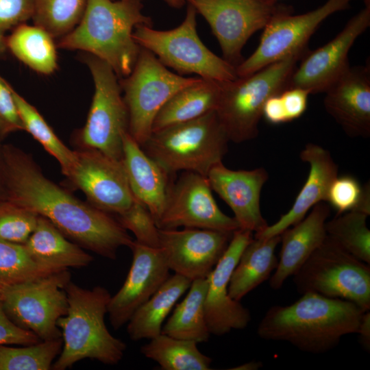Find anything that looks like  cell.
Here are the masks:
<instances>
[{"mask_svg": "<svg viewBox=\"0 0 370 370\" xmlns=\"http://www.w3.org/2000/svg\"><path fill=\"white\" fill-rule=\"evenodd\" d=\"M8 199L49 220L75 243L114 260L121 247L134 242L116 218L85 203L42 173L29 154L9 144L1 145Z\"/></svg>", "mask_w": 370, "mask_h": 370, "instance_id": "obj_1", "label": "cell"}, {"mask_svg": "<svg viewBox=\"0 0 370 370\" xmlns=\"http://www.w3.org/2000/svg\"><path fill=\"white\" fill-rule=\"evenodd\" d=\"M365 312L347 300L305 293L290 305L271 306L257 334L264 340L288 342L302 352L323 353L345 335L357 334Z\"/></svg>", "mask_w": 370, "mask_h": 370, "instance_id": "obj_2", "label": "cell"}, {"mask_svg": "<svg viewBox=\"0 0 370 370\" xmlns=\"http://www.w3.org/2000/svg\"><path fill=\"white\" fill-rule=\"evenodd\" d=\"M143 10V0H88L79 23L60 38L58 47L95 56L107 62L118 77H127L140 50L134 30L153 24Z\"/></svg>", "mask_w": 370, "mask_h": 370, "instance_id": "obj_3", "label": "cell"}, {"mask_svg": "<svg viewBox=\"0 0 370 370\" xmlns=\"http://www.w3.org/2000/svg\"><path fill=\"white\" fill-rule=\"evenodd\" d=\"M68 308L59 318L62 350L52 369L65 370L89 358L105 365H116L123 358L126 344L108 330L105 315L111 297L101 286L84 288L70 281L66 286Z\"/></svg>", "mask_w": 370, "mask_h": 370, "instance_id": "obj_4", "label": "cell"}, {"mask_svg": "<svg viewBox=\"0 0 370 370\" xmlns=\"http://www.w3.org/2000/svg\"><path fill=\"white\" fill-rule=\"evenodd\" d=\"M230 140L215 110L151 132L140 147L169 174L191 171L207 177L228 150Z\"/></svg>", "mask_w": 370, "mask_h": 370, "instance_id": "obj_5", "label": "cell"}, {"mask_svg": "<svg viewBox=\"0 0 370 370\" xmlns=\"http://www.w3.org/2000/svg\"><path fill=\"white\" fill-rule=\"evenodd\" d=\"M307 52L292 55L247 76L221 82L215 112L230 141L240 143L258 136L265 102L288 88L297 62Z\"/></svg>", "mask_w": 370, "mask_h": 370, "instance_id": "obj_6", "label": "cell"}, {"mask_svg": "<svg viewBox=\"0 0 370 370\" xmlns=\"http://www.w3.org/2000/svg\"><path fill=\"white\" fill-rule=\"evenodd\" d=\"M197 14L188 4L185 18L177 27L160 31L140 25L135 27L133 38L140 47L152 52L180 75L196 74L220 82L236 79V67L212 52L199 38Z\"/></svg>", "mask_w": 370, "mask_h": 370, "instance_id": "obj_7", "label": "cell"}, {"mask_svg": "<svg viewBox=\"0 0 370 370\" xmlns=\"http://www.w3.org/2000/svg\"><path fill=\"white\" fill-rule=\"evenodd\" d=\"M297 291L347 300L370 309V267L326 236L293 274Z\"/></svg>", "mask_w": 370, "mask_h": 370, "instance_id": "obj_8", "label": "cell"}, {"mask_svg": "<svg viewBox=\"0 0 370 370\" xmlns=\"http://www.w3.org/2000/svg\"><path fill=\"white\" fill-rule=\"evenodd\" d=\"M70 281L69 270H63L1 288L2 308L15 325L40 341L60 338L57 322L67 311L65 288Z\"/></svg>", "mask_w": 370, "mask_h": 370, "instance_id": "obj_9", "label": "cell"}, {"mask_svg": "<svg viewBox=\"0 0 370 370\" xmlns=\"http://www.w3.org/2000/svg\"><path fill=\"white\" fill-rule=\"evenodd\" d=\"M200 78L171 72L152 52L140 47L132 72L119 81L132 137L143 145L151 135L153 119L164 104L177 91Z\"/></svg>", "mask_w": 370, "mask_h": 370, "instance_id": "obj_10", "label": "cell"}, {"mask_svg": "<svg viewBox=\"0 0 370 370\" xmlns=\"http://www.w3.org/2000/svg\"><path fill=\"white\" fill-rule=\"evenodd\" d=\"M92 77L95 91L86 122L77 136L82 149H94L122 160L123 137L128 132L129 114L118 76L101 59L83 57Z\"/></svg>", "mask_w": 370, "mask_h": 370, "instance_id": "obj_11", "label": "cell"}, {"mask_svg": "<svg viewBox=\"0 0 370 370\" xmlns=\"http://www.w3.org/2000/svg\"><path fill=\"white\" fill-rule=\"evenodd\" d=\"M209 24L223 58L236 67L243 60L242 50L249 38L276 17L293 8L278 0H185Z\"/></svg>", "mask_w": 370, "mask_h": 370, "instance_id": "obj_12", "label": "cell"}, {"mask_svg": "<svg viewBox=\"0 0 370 370\" xmlns=\"http://www.w3.org/2000/svg\"><path fill=\"white\" fill-rule=\"evenodd\" d=\"M352 0H328L310 12L280 15L263 29L255 51L236 67L238 77L256 72L275 62L308 51V42L319 25L336 12L349 8ZM368 4L370 0H364Z\"/></svg>", "mask_w": 370, "mask_h": 370, "instance_id": "obj_13", "label": "cell"}, {"mask_svg": "<svg viewBox=\"0 0 370 370\" xmlns=\"http://www.w3.org/2000/svg\"><path fill=\"white\" fill-rule=\"evenodd\" d=\"M157 226L161 230L184 227L227 233L240 229L236 219L219 208L207 177L191 171H183L173 181Z\"/></svg>", "mask_w": 370, "mask_h": 370, "instance_id": "obj_14", "label": "cell"}, {"mask_svg": "<svg viewBox=\"0 0 370 370\" xmlns=\"http://www.w3.org/2000/svg\"><path fill=\"white\" fill-rule=\"evenodd\" d=\"M74 153V164L66 177L86 195L88 203L116 215L127 210L134 196L122 160L94 149L80 148Z\"/></svg>", "mask_w": 370, "mask_h": 370, "instance_id": "obj_15", "label": "cell"}, {"mask_svg": "<svg viewBox=\"0 0 370 370\" xmlns=\"http://www.w3.org/2000/svg\"><path fill=\"white\" fill-rule=\"evenodd\" d=\"M370 25V5L360 10L335 38L300 60L288 84L310 94L324 92L350 65L348 53L356 38Z\"/></svg>", "mask_w": 370, "mask_h": 370, "instance_id": "obj_16", "label": "cell"}, {"mask_svg": "<svg viewBox=\"0 0 370 370\" xmlns=\"http://www.w3.org/2000/svg\"><path fill=\"white\" fill-rule=\"evenodd\" d=\"M160 249L170 271L191 282L206 278L226 250L233 233L212 230L160 229Z\"/></svg>", "mask_w": 370, "mask_h": 370, "instance_id": "obj_17", "label": "cell"}, {"mask_svg": "<svg viewBox=\"0 0 370 370\" xmlns=\"http://www.w3.org/2000/svg\"><path fill=\"white\" fill-rule=\"evenodd\" d=\"M253 238L250 231H234L223 255L207 277L205 314L210 334L222 336L232 330H243L251 321L249 310L229 295L228 284L243 249Z\"/></svg>", "mask_w": 370, "mask_h": 370, "instance_id": "obj_18", "label": "cell"}, {"mask_svg": "<svg viewBox=\"0 0 370 370\" xmlns=\"http://www.w3.org/2000/svg\"><path fill=\"white\" fill-rule=\"evenodd\" d=\"M130 248L133 258L127 278L118 292L111 296L108 306L109 319L115 330L126 324L170 275L160 248L149 247L135 240Z\"/></svg>", "mask_w": 370, "mask_h": 370, "instance_id": "obj_19", "label": "cell"}, {"mask_svg": "<svg viewBox=\"0 0 370 370\" xmlns=\"http://www.w3.org/2000/svg\"><path fill=\"white\" fill-rule=\"evenodd\" d=\"M207 178L212 190L232 209L240 229L255 234L269 225L260 206V193L269 179L264 168L236 171L220 162L210 169Z\"/></svg>", "mask_w": 370, "mask_h": 370, "instance_id": "obj_20", "label": "cell"}, {"mask_svg": "<svg viewBox=\"0 0 370 370\" xmlns=\"http://www.w3.org/2000/svg\"><path fill=\"white\" fill-rule=\"evenodd\" d=\"M369 69L349 66L324 92L325 110L350 137L370 136Z\"/></svg>", "mask_w": 370, "mask_h": 370, "instance_id": "obj_21", "label": "cell"}, {"mask_svg": "<svg viewBox=\"0 0 370 370\" xmlns=\"http://www.w3.org/2000/svg\"><path fill=\"white\" fill-rule=\"evenodd\" d=\"M302 161L308 163V177L297 195L292 207L275 223L264 230L254 234V238H269L301 221L307 212L317 204L326 201L329 188L338 176V166L329 151L320 145L308 143L300 152Z\"/></svg>", "mask_w": 370, "mask_h": 370, "instance_id": "obj_22", "label": "cell"}, {"mask_svg": "<svg viewBox=\"0 0 370 370\" xmlns=\"http://www.w3.org/2000/svg\"><path fill=\"white\" fill-rule=\"evenodd\" d=\"M330 213L328 204L319 202L308 216L280 234V259L269 279L273 290L280 289L324 241L327 236L325 225Z\"/></svg>", "mask_w": 370, "mask_h": 370, "instance_id": "obj_23", "label": "cell"}, {"mask_svg": "<svg viewBox=\"0 0 370 370\" xmlns=\"http://www.w3.org/2000/svg\"><path fill=\"white\" fill-rule=\"evenodd\" d=\"M122 161L134 197L149 208L157 225L174 181L173 175L149 157L128 132L123 137Z\"/></svg>", "mask_w": 370, "mask_h": 370, "instance_id": "obj_24", "label": "cell"}, {"mask_svg": "<svg viewBox=\"0 0 370 370\" xmlns=\"http://www.w3.org/2000/svg\"><path fill=\"white\" fill-rule=\"evenodd\" d=\"M66 238L49 220L39 216L24 246L34 261L54 271L89 265L92 256Z\"/></svg>", "mask_w": 370, "mask_h": 370, "instance_id": "obj_25", "label": "cell"}, {"mask_svg": "<svg viewBox=\"0 0 370 370\" xmlns=\"http://www.w3.org/2000/svg\"><path fill=\"white\" fill-rule=\"evenodd\" d=\"M188 279L174 273L133 313L127 325L134 341L151 339L162 333L163 323L178 299L188 291Z\"/></svg>", "mask_w": 370, "mask_h": 370, "instance_id": "obj_26", "label": "cell"}, {"mask_svg": "<svg viewBox=\"0 0 370 370\" xmlns=\"http://www.w3.org/2000/svg\"><path fill=\"white\" fill-rule=\"evenodd\" d=\"M280 235L253 238L243 249L228 284L231 298L241 301L247 294L266 281L275 271L278 259L275 254Z\"/></svg>", "mask_w": 370, "mask_h": 370, "instance_id": "obj_27", "label": "cell"}, {"mask_svg": "<svg viewBox=\"0 0 370 370\" xmlns=\"http://www.w3.org/2000/svg\"><path fill=\"white\" fill-rule=\"evenodd\" d=\"M221 82L200 78L174 94L156 115L152 132L197 119L216 110Z\"/></svg>", "mask_w": 370, "mask_h": 370, "instance_id": "obj_28", "label": "cell"}, {"mask_svg": "<svg viewBox=\"0 0 370 370\" xmlns=\"http://www.w3.org/2000/svg\"><path fill=\"white\" fill-rule=\"evenodd\" d=\"M207 288V278L191 282L185 297L163 325L162 334L197 343L208 341L210 332L205 314Z\"/></svg>", "mask_w": 370, "mask_h": 370, "instance_id": "obj_29", "label": "cell"}, {"mask_svg": "<svg viewBox=\"0 0 370 370\" xmlns=\"http://www.w3.org/2000/svg\"><path fill=\"white\" fill-rule=\"evenodd\" d=\"M7 49L23 64L42 75H50L58 68L53 38L37 25L22 23L6 37Z\"/></svg>", "mask_w": 370, "mask_h": 370, "instance_id": "obj_30", "label": "cell"}, {"mask_svg": "<svg viewBox=\"0 0 370 370\" xmlns=\"http://www.w3.org/2000/svg\"><path fill=\"white\" fill-rule=\"evenodd\" d=\"M140 348L141 354L163 370H209L212 359L201 353L197 343L161 333Z\"/></svg>", "mask_w": 370, "mask_h": 370, "instance_id": "obj_31", "label": "cell"}, {"mask_svg": "<svg viewBox=\"0 0 370 370\" xmlns=\"http://www.w3.org/2000/svg\"><path fill=\"white\" fill-rule=\"evenodd\" d=\"M12 92L24 130L30 134L59 162L62 173L67 177L74 164L75 153L55 134L37 109L12 87Z\"/></svg>", "mask_w": 370, "mask_h": 370, "instance_id": "obj_32", "label": "cell"}, {"mask_svg": "<svg viewBox=\"0 0 370 370\" xmlns=\"http://www.w3.org/2000/svg\"><path fill=\"white\" fill-rule=\"evenodd\" d=\"M365 213L351 210L325 222L327 236L358 260L370 263V231Z\"/></svg>", "mask_w": 370, "mask_h": 370, "instance_id": "obj_33", "label": "cell"}, {"mask_svg": "<svg viewBox=\"0 0 370 370\" xmlns=\"http://www.w3.org/2000/svg\"><path fill=\"white\" fill-rule=\"evenodd\" d=\"M88 0H34V24L53 38H62L79 23Z\"/></svg>", "mask_w": 370, "mask_h": 370, "instance_id": "obj_34", "label": "cell"}, {"mask_svg": "<svg viewBox=\"0 0 370 370\" xmlns=\"http://www.w3.org/2000/svg\"><path fill=\"white\" fill-rule=\"evenodd\" d=\"M0 344V370H49L62 347V338L23 347Z\"/></svg>", "mask_w": 370, "mask_h": 370, "instance_id": "obj_35", "label": "cell"}, {"mask_svg": "<svg viewBox=\"0 0 370 370\" xmlns=\"http://www.w3.org/2000/svg\"><path fill=\"white\" fill-rule=\"evenodd\" d=\"M54 272L34 261L24 245L0 240V288Z\"/></svg>", "mask_w": 370, "mask_h": 370, "instance_id": "obj_36", "label": "cell"}, {"mask_svg": "<svg viewBox=\"0 0 370 370\" xmlns=\"http://www.w3.org/2000/svg\"><path fill=\"white\" fill-rule=\"evenodd\" d=\"M34 212L7 199L0 201V240L24 245L36 227Z\"/></svg>", "mask_w": 370, "mask_h": 370, "instance_id": "obj_37", "label": "cell"}, {"mask_svg": "<svg viewBox=\"0 0 370 370\" xmlns=\"http://www.w3.org/2000/svg\"><path fill=\"white\" fill-rule=\"evenodd\" d=\"M116 219L134 234L136 242L152 248L160 247V229L149 208L136 198L127 210L116 215Z\"/></svg>", "mask_w": 370, "mask_h": 370, "instance_id": "obj_38", "label": "cell"}, {"mask_svg": "<svg viewBox=\"0 0 370 370\" xmlns=\"http://www.w3.org/2000/svg\"><path fill=\"white\" fill-rule=\"evenodd\" d=\"M362 193L363 187L354 177L337 176L329 188L326 201L335 208L337 214L356 210Z\"/></svg>", "mask_w": 370, "mask_h": 370, "instance_id": "obj_39", "label": "cell"}, {"mask_svg": "<svg viewBox=\"0 0 370 370\" xmlns=\"http://www.w3.org/2000/svg\"><path fill=\"white\" fill-rule=\"evenodd\" d=\"M34 0H0V54L7 49L6 34L32 18Z\"/></svg>", "mask_w": 370, "mask_h": 370, "instance_id": "obj_40", "label": "cell"}, {"mask_svg": "<svg viewBox=\"0 0 370 370\" xmlns=\"http://www.w3.org/2000/svg\"><path fill=\"white\" fill-rule=\"evenodd\" d=\"M24 130L13 97L12 86L0 75V135L3 139L8 134Z\"/></svg>", "mask_w": 370, "mask_h": 370, "instance_id": "obj_41", "label": "cell"}, {"mask_svg": "<svg viewBox=\"0 0 370 370\" xmlns=\"http://www.w3.org/2000/svg\"><path fill=\"white\" fill-rule=\"evenodd\" d=\"M40 341L33 332L15 325L5 314L0 301V344L29 345Z\"/></svg>", "mask_w": 370, "mask_h": 370, "instance_id": "obj_42", "label": "cell"}, {"mask_svg": "<svg viewBox=\"0 0 370 370\" xmlns=\"http://www.w3.org/2000/svg\"><path fill=\"white\" fill-rule=\"evenodd\" d=\"M309 94L307 90L297 87L286 88L279 93L288 122L299 118L304 113Z\"/></svg>", "mask_w": 370, "mask_h": 370, "instance_id": "obj_43", "label": "cell"}, {"mask_svg": "<svg viewBox=\"0 0 370 370\" xmlns=\"http://www.w3.org/2000/svg\"><path fill=\"white\" fill-rule=\"evenodd\" d=\"M262 116L267 122L272 124L288 122L279 94L271 96L265 102L262 110Z\"/></svg>", "mask_w": 370, "mask_h": 370, "instance_id": "obj_44", "label": "cell"}, {"mask_svg": "<svg viewBox=\"0 0 370 370\" xmlns=\"http://www.w3.org/2000/svg\"><path fill=\"white\" fill-rule=\"evenodd\" d=\"M357 334L363 347L369 350L370 347V313L369 310L365 312L360 322Z\"/></svg>", "mask_w": 370, "mask_h": 370, "instance_id": "obj_45", "label": "cell"}, {"mask_svg": "<svg viewBox=\"0 0 370 370\" xmlns=\"http://www.w3.org/2000/svg\"><path fill=\"white\" fill-rule=\"evenodd\" d=\"M1 145L2 144L0 145V201L8 199L5 169Z\"/></svg>", "mask_w": 370, "mask_h": 370, "instance_id": "obj_46", "label": "cell"}, {"mask_svg": "<svg viewBox=\"0 0 370 370\" xmlns=\"http://www.w3.org/2000/svg\"><path fill=\"white\" fill-rule=\"evenodd\" d=\"M261 366H262V364L260 362H249L239 367H237L236 368H234V369L254 370V369H258Z\"/></svg>", "mask_w": 370, "mask_h": 370, "instance_id": "obj_47", "label": "cell"}, {"mask_svg": "<svg viewBox=\"0 0 370 370\" xmlns=\"http://www.w3.org/2000/svg\"><path fill=\"white\" fill-rule=\"evenodd\" d=\"M169 6L173 8H181L184 6L185 0H164Z\"/></svg>", "mask_w": 370, "mask_h": 370, "instance_id": "obj_48", "label": "cell"}, {"mask_svg": "<svg viewBox=\"0 0 370 370\" xmlns=\"http://www.w3.org/2000/svg\"><path fill=\"white\" fill-rule=\"evenodd\" d=\"M2 140H3V138H2V137H1V135H0V145L2 144V143H1Z\"/></svg>", "mask_w": 370, "mask_h": 370, "instance_id": "obj_49", "label": "cell"}, {"mask_svg": "<svg viewBox=\"0 0 370 370\" xmlns=\"http://www.w3.org/2000/svg\"><path fill=\"white\" fill-rule=\"evenodd\" d=\"M0 297H1V295H0Z\"/></svg>", "mask_w": 370, "mask_h": 370, "instance_id": "obj_50", "label": "cell"}]
</instances>
